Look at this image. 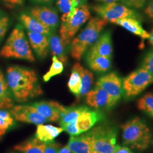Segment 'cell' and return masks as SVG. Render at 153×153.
I'll return each mask as SVG.
<instances>
[{
  "mask_svg": "<svg viewBox=\"0 0 153 153\" xmlns=\"http://www.w3.org/2000/svg\"><path fill=\"white\" fill-rule=\"evenodd\" d=\"M6 82L16 100L25 102L43 94L35 71L19 66H12L6 71Z\"/></svg>",
  "mask_w": 153,
  "mask_h": 153,
  "instance_id": "obj_1",
  "label": "cell"
},
{
  "mask_svg": "<svg viewBox=\"0 0 153 153\" xmlns=\"http://www.w3.org/2000/svg\"><path fill=\"white\" fill-rule=\"evenodd\" d=\"M123 144L142 151L148 149L152 141V133L145 121L136 117L121 125Z\"/></svg>",
  "mask_w": 153,
  "mask_h": 153,
  "instance_id": "obj_2",
  "label": "cell"
},
{
  "mask_svg": "<svg viewBox=\"0 0 153 153\" xmlns=\"http://www.w3.org/2000/svg\"><path fill=\"white\" fill-rule=\"evenodd\" d=\"M107 23L99 16L90 18L86 27L71 43L70 53L71 57L78 61L81 60L85 52L98 39Z\"/></svg>",
  "mask_w": 153,
  "mask_h": 153,
  "instance_id": "obj_3",
  "label": "cell"
},
{
  "mask_svg": "<svg viewBox=\"0 0 153 153\" xmlns=\"http://www.w3.org/2000/svg\"><path fill=\"white\" fill-rule=\"evenodd\" d=\"M0 56L7 59H21L31 62L35 61L31 47L21 26L13 29L0 50Z\"/></svg>",
  "mask_w": 153,
  "mask_h": 153,
  "instance_id": "obj_4",
  "label": "cell"
},
{
  "mask_svg": "<svg viewBox=\"0 0 153 153\" xmlns=\"http://www.w3.org/2000/svg\"><path fill=\"white\" fill-rule=\"evenodd\" d=\"M91 17L89 7L83 4L61 17L60 38L65 46L70 44L79 28Z\"/></svg>",
  "mask_w": 153,
  "mask_h": 153,
  "instance_id": "obj_5",
  "label": "cell"
},
{
  "mask_svg": "<svg viewBox=\"0 0 153 153\" xmlns=\"http://www.w3.org/2000/svg\"><path fill=\"white\" fill-rule=\"evenodd\" d=\"M93 153H114L117 136L116 126L104 123L88 131Z\"/></svg>",
  "mask_w": 153,
  "mask_h": 153,
  "instance_id": "obj_6",
  "label": "cell"
},
{
  "mask_svg": "<svg viewBox=\"0 0 153 153\" xmlns=\"http://www.w3.org/2000/svg\"><path fill=\"white\" fill-rule=\"evenodd\" d=\"M153 83V75L141 67L124 78L122 81L123 93L126 98H134Z\"/></svg>",
  "mask_w": 153,
  "mask_h": 153,
  "instance_id": "obj_7",
  "label": "cell"
},
{
  "mask_svg": "<svg viewBox=\"0 0 153 153\" xmlns=\"http://www.w3.org/2000/svg\"><path fill=\"white\" fill-rule=\"evenodd\" d=\"M93 9L99 17L114 23L122 18H138V14L133 9L116 2L94 6Z\"/></svg>",
  "mask_w": 153,
  "mask_h": 153,
  "instance_id": "obj_8",
  "label": "cell"
},
{
  "mask_svg": "<svg viewBox=\"0 0 153 153\" xmlns=\"http://www.w3.org/2000/svg\"><path fill=\"white\" fill-rule=\"evenodd\" d=\"M96 85L102 88L109 95L115 106L120 100L123 94L122 81L115 72H111L100 76Z\"/></svg>",
  "mask_w": 153,
  "mask_h": 153,
  "instance_id": "obj_9",
  "label": "cell"
},
{
  "mask_svg": "<svg viewBox=\"0 0 153 153\" xmlns=\"http://www.w3.org/2000/svg\"><path fill=\"white\" fill-rule=\"evenodd\" d=\"M13 117L19 121L33 124H43L48 120L31 105H18L10 108Z\"/></svg>",
  "mask_w": 153,
  "mask_h": 153,
  "instance_id": "obj_10",
  "label": "cell"
},
{
  "mask_svg": "<svg viewBox=\"0 0 153 153\" xmlns=\"http://www.w3.org/2000/svg\"><path fill=\"white\" fill-rule=\"evenodd\" d=\"M86 103L95 109H111L114 107L109 95L98 86H95L85 95Z\"/></svg>",
  "mask_w": 153,
  "mask_h": 153,
  "instance_id": "obj_11",
  "label": "cell"
},
{
  "mask_svg": "<svg viewBox=\"0 0 153 153\" xmlns=\"http://www.w3.org/2000/svg\"><path fill=\"white\" fill-rule=\"evenodd\" d=\"M31 105L48 121L51 122L60 120L66 109L65 107L55 101H41L33 103Z\"/></svg>",
  "mask_w": 153,
  "mask_h": 153,
  "instance_id": "obj_12",
  "label": "cell"
},
{
  "mask_svg": "<svg viewBox=\"0 0 153 153\" xmlns=\"http://www.w3.org/2000/svg\"><path fill=\"white\" fill-rule=\"evenodd\" d=\"M103 114L98 111H94L85 107L76 120V124L79 134L90 130L98 122L103 120Z\"/></svg>",
  "mask_w": 153,
  "mask_h": 153,
  "instance_id": "obj_13",
  "label": "cell"
},
{
  "mask_svg": "<svg viewBox=\"0 0 153 153\" xmlns=\"http://www.w3.org/2000/svg\"><path fill=\"white\" fill-rule=\"evenodd\" d=\"M30 15L51 31L57 27L59 18L57 12L46 6H36L30 10Z\"/></svg>",
  "mask_w": 153,
  "mask_h": 153,
  "instance_id": "obj_14",
  "label": "cell"
},
{
  "mask_svg": "<svg viewBox=\"0 0 153 153\" xmlns=\"http://www.w3.org/2000/svg\"><path fill=\"white\" fill-rule=\"evenodd\" d=\"M113 48L111 33L109 31L103 33L90 47L87 56H102L112 58Z\"/></svg>",
  "mask_w": 153,
  "mask_h": 153,
  "instance_id": "obj_15",
  "label": "cell"
},
{
  "mask_svg": "<svg viewBox=\"0 0 153 153\" xmlns=\"http://www.w3.org/2000/svg\"><path fill=\"white\" fill-rule=\"evenodd\" d=\"M28 38L32 49L37 56L42 58H45L49 52V39L48 36L42 33L27 32Z\"/></svg>",
  "mask_w": 153,
  "mask_h": 153,
  "instance_id": "obj_16",
  "label": "cell"
},
{
  "mask_svg": "<svg viewBox=\"0 0 153 153\" xmlns=\"http://www.w3.org/2000/svg\"><path fill=\"white\" fill-rule=\"evenodd\" d=\"M67 146L71 153H93L91 136L88 131L81 135L71 136Z\"/></svg>",
  "mask_w": 153,
  "mask_h": 153,
  "instance_id": "obj_17",
  "label": "cell"
},
{
  "mask_svg": "<svg viewBox=\"0 0 153 153\" xmlns=\"http://www.w3.org/2000/svg\"><path fill=\"white\" fill-rule=\"evenodd\" d=\"M114 23L143 39H149L150 37V33L143 28L141 22L136 18H122L116 21Z\"/></svg>",
  "mask_w": 153,
  "mask_h": 153,
  "instance_id": "obj_18",
  "label": "cell"
},
{
  "mask_svg": "<svg viewBox=\"0 0 153 153\" xmlns=\"http://www.w3.org/2000/svg\"><path fill=\"white\" fill-rule=\"evenodd\" d=\"M46 143L33 137L14 146V149L21 153H44Z\"/></svg>",
  "mask_w": 153,
  "mask_h": 153,
  "instance_id": "obj_19",
  "label": "cell"
},
{
  "mask_svg": "<svg viewBox=\"0 0 153 153\" xmlns=\"http://www.w3.org/2000/svg\"><path fill=\"white\" fill-rule=\"evenodd\" d=\"M20 20L28 31L44 34L48 36L52 33L51 30L39 22L31 15L23 13L20 16Z\"/></svg>",
  "mask_w": 153,
  "mask_h": 153,
  "instance_id": "obj_20",
  "label": "cell"
},
{
  "mask_svg": "<svg viewBox=\"0 0 153 153\" xmlns=\"http://www.w3.org/2000/svg\"><path fill=\"white\" fill-rule=\"evenodd\" d=\"M64 131L62 128L56 127L51 125H38L36 137L40 141L44 143H49L54 141L56 137Z\"/></svg>",
  "mask_w": 153,
  "mask_h": 153,
  "instance_id": "obj_21",
  "label": "cell"
},
{
  "mask_svg": "<svg viewBox=\"0 0 153 153\" xmlns=\"http://www.w3.org/2000/svg\"><path fill=\"white\" fill-rule=\"evenodd\" d=\"M49 49L53 56H56L63 64L68 61V57L66 54L65 46L60 37L58 35L51 33L48 36Z\"/></svg>",
  "mask_w": 153,
  "mask_h": 153,
  "instance_id": "obj_22",
  "label": "cell"
},
{
  "mask_svg": "<svg viewBox=\"0 0 153 153\" xmlns=\"http://www.w3.org/2000/svg\"><path fill=\"white\" fill-rule=\"evenodd\" d=\"M86 59L88 65L93 71L104 73L111 68V58L102 56H87Z\"/></svg>",
  "mask_w": 153,
  "mask_h": 153,
  "instance_id": "obj_23",
  "label": "cell"
},
{
  "mask_svg": "<svg viewBox=\"0 0 153 153\" xmlns=\"http://www.w3.org/2000/svg\"><path fill=\"white\" fill-rule=\"evenodd\" d=\"M82 67L79 62H76L73 65L68 83L70 91L76 96L77 98L79 97L81 89V70Z\"/></svg>",
  "mask_w": 153,
  "mask_h": 153,
  "instance_id": "obj_24",
  "label": "cell"
},
{
  "mask_svg": "<svg viewBox=\"0 0 153 153\" xmlns=\"http://www.w3.org/2000/svg\"><path fill=\"white\" fill-rule=\"evenodd\" d=\"M13 106L6 80L0 71V109H10Z\"/></svg>",
  "mask_w": 153,
  "mask_h": 153,
  "instance_id": "obj_25",
  "label": "cell"
},
{
  "mask_svg": "<svg viewBox=\"0 0 153 153\" xmlns=\"http://www.w3.org/2000/svg\"><path fill=\"white\" fill-rule=\"evenodd\" d=\"M138 109L153 119V94L146 93L137 100Z\"/></svg>",
  "mask_w": 153,
  "mask_h": 153,
  "instance_id": "obj_26",
  "label": "cell"
},
{
  "mask_svg": "<svg viewBox=\"0 0 153 153\" xmlns=\"http://www.w3.org/2000/svg\"><path fill=\"white\" fill-rule=\"evenodd\" d=\"M85 107V106L66 107L65 110L59 120L61 128H63L71 121L76 120Z\"/></svg>",
  "mask_w": 153,
  "mask_h": 153,
  "instance_id": "obj_27",
  "label": "cell"
},
{
  "mask_svg": "<svg viewBox=\"0 0 153 153\" xmlns=\"http://www.w3.org/2000/svg\"><path fill=\"white\" fill-rule=\"evenodd\" d=\"M81 89L78 98L85 96L91 90L94 83V76L92 72L83 66L81 70Z\"/></svg>",
  "mask_w": 153,
  "mask_h": 153,
  "instance_id": "obj_28",
  "label": "cell"
},
{
  "mask_svg": "<svg viewBox=\"0 0 153 153\" xmlns=\"http://www.w3.org/2000/svg\"><path fill=\"white\" fill-rule=\"evenodd\" d=\"M14 123V117L10 112L6 109H0V140Z\"/></svg>",
  "mask_w": 153,
  "mask_h": 153,
  "instance_id": "obj_29",
  "label": "cell"
},
{
  "mask_svg": "<svg viewBox=\"0 0 153 153\" xmlns=\"http://www.w3.org/2000/svg\"><path fill=\"white\" fill-rule=\"evenodd\" d=\"M52 62L49 71L43 77L44 82H48L53 76L61 74L64 71V64L56 56L52 57Z\"/></svg>",
  "mask_w": 153,
  "mask_h": 153,
  "instance_id": "obj_30",
  "label": "cell"
},
{
  "mask_svg": "<svg viewBox=\"0 0 153 153\" xmlns=\"http://www.w3.org/2000/svg\"><path fill=\"white\" fill-rule=\"evenodd\" d=\"M82 2L83 0H57L56 5L60 11L66 14L76 9L78 6L83 4Z\"/></svg>",
  "mask_w": 153,
  "mask_h": 153,
  "instance_id": "obj_31",
  "label": "cell"
},
{
  "mask_svg": "<svg viewBox=\"0 0 153 153\" xmlns=\"http://www.w3.org/2000/svg\"><path fill=\"white\" fill-rule=\"evenodd\" d=\"M141 67L146 69L153 75V49L149 51L145 55Z\"/></svg>",
  "mask_w": 153,
  "mask_h": 153,
  "instance_id": "obj_32",
  "label": "cell"
},
{
  "mask_svg": "<svg viewBox=\"0 0 153 153\" xmlns=\"http://www.w3.org/2000/svg\"><path fill=\"white\" fill-rule=\"evenodd\" d=\"M122 4L129 8L139 9L144 6L146 0H119Z\"/></svg>",
  "mask_w": 153,
  "mask_h": 153,
  "instance_id": "obj_33",
  "label": "cell"
},
{
  "mask_svg": "<svg viewBox=\"0 0 153 153\" xmlns=\"http://www.w3.org/2000/svg\"><path fill=\"white\" fill-rule=\"evenodd\" d=\"M9 25V19L7 16L0 17V40L5 35Z\"/></svg>",
  "mask_w": 153,
  "mask_h": 153,
  "instance_id": "obj_34",
  "label": "cell"
},
{
  "mask_svg": "<svg viewBox=\"0 0 153 153\" xmlns=\"http://www.w3.org/2000/svg\"><path fill=\"white\" fill-rule=\"evenodd\" d=\"M60 148V145L59 143L54 141L47 143L44 153H57Z\"/></svg>",
  "mask_w": 153,
  "mask_h": 153,
  "instance_id": "obj_35",
  "label": "cell"
},
{
  "mask_svg": "<svg viewBox=\"0 0 153 153\" xmlns=\"http://www.w3.org/2000/svg\"><path fill=\"white\" fill-rule=\"evenodd\" d=\"M5 5L9 8L15 7L16 6L21 5L24 0H2Z\"/></svg>",
  "mask_w": 153,
  "mask_h": 153,
  "instance_id": "obj_36",
  "label": "cell"
},
{
  "mask_svg": "<svg viewBox=\"0 0 153 153\" xmlns=\"http://www.w3.org/2000/svg\"><path fill=\"white\" fill-rule=\"evenodd\" d=\"M145 13L149 18L153 20V0H151L145 9Z\"/></svg>",
  "mask_w": 153,
  "mask_h": 153,
  "instance_id": "obj_37",
  "label": "cell"
},
{
  "mask_svg": "<svg viewBox=\"0 0 153 153\" xmlns=\"http://www.w3.org/2000/svg\"><path fill=\"white\" fill-rule=\"evenodd\" d=\"M131 149L128 146L121 147L119 145H116L115 148L114 153H131Z\"/></svg>",
  "mask_w": 153,
  "mask_h": 153,
  "instance_id": "obj_38",
  "label": "cell"
},
{
  "mask_svg": "<svg viewBox=\"0 0 153 153\" xmlns=\"http://www.w3.org/2000/svg\"><path fill=\"white\" fill-rule=\"evenodd\" d=\"M57 153H71V150L68 147V146H65L62 148L60 149Z\"/></svg>",
  "mask_w": 153,
  "mask_h": 153,
  "instance_id": "obj_39",
  "label": "cell"
},
{
  "mask_svg": "<svg viewBox=\"0 0 153 153\" xmlns=\"http://www.w3.org/2000/svg\"><path fill=\"white\" fill-rule=\"evenodd\" d=\"M33 2L38 4H48L52 2L53 0H32Z\"/></svg>",
  "mask_w": 153,
  "mask_h": 153,
  "instance_id": "obj_40",
  "label": "cell"
},
{
  "mask_svg": "<svg viewBox=\"0 0 153 153\" xmlns=\"http://www.w3.org/2000/svg\"><path fill=\"white\" fill-rule=\"evenodd\" d=\"M97 1L100 2L102 4H108V3H111V2H117L119 0H95Z\"/></svg>",
  "mask_w": 153,
  "mask_h": 153,
  "instance_id": "obj_41",
  "label": "cell"
},
{
  "mask_svg": "<svg viewBox=\"0 0 153 153\" xmlns=\"http://www.w3.org/2000/svg\"><path fill=\"white\" fill-rule=\"evenodd\" d=\"M149 43L151 45H152L153 46V28L151 31V33H150V37L149 38Z\"/></svg>",
  "mask_w": 153,
  "mask_h": 153,
  "instance_id": "obj_42",
  "label": "cell"
},
{
  "mask_svg": "<svg viewBox=\"0 0 153 153\" xmlns=\"http://www.w3.org/2000/svg\"><path fill=\"white\" fill-rule=\"evenodd\" d=\"M14 153V152H12V153Z\"/></svg>",
  "mask_w": 153,
  "mask_h": 153,
  "instance_id": "obj_43",
  "label": "cell"
},
{
  "mask_svg": "<svg viewBox=\"0 0 153 153\" xmlns=\"http://www.w3.org/2000/svg\"><path fill=\"white\" fill-rule=\"evenodd\" d=\"M131 153H132V152H131Z\"/></svg>",
  "mask_w": 153,
  "mask_h": 153,
  "instance_id": "obj_44",
  "label": "cell"
},
{
  "mask_svg": "<svg viewBox=\"0 0 153 153\" xmlns=\"http://www.w3.org/2000/svg\"></svg>",
  "mask_w": 153,
  "mask_h": 153,
  "instance_id": "obj_45",
  "label": "cell"
},
{
  "mask_svg": "<svg viewBox=\"0 0 153 153\" xmlns=\"http://www.w3.org/2000/svg\"></svg>",
  "mask_w": 153,
  "mask_h": 153,
  "instance_id": "obj_46",
  "label": "cell"
}]
</instances>
